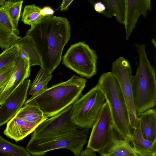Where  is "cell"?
Masks as SVG:
<instances>
[{
    "label": "cell",
    "mask_w": 156,
    "mask_h": 156,
    "mask_svg": "<svg viewBox=\"0 0 156 156\" xmlns=\"http://www.w3.org/2000/svg\"><path fill=\"white\" fill-rule=\"evenodd\" d=\"M71 30L67 19L52 15L44 17L27 31L26 35L34 42L41 67L52 73L59 65L63 48L70 39Z\"/></svg>",
    "instance_id": "1"
},
{
    "label": "cell",
    "mask_w": 156,
    "mask_h": 156,
    "mask_svg": "<svg viewBox=\"0 0 156 156\" xmlns=\"http://www.w3.org/2000/svg\"><path fill=\"white\" fill-rule=\"evenodd\" d=\"M87 81L83 78L73 75L68 80L31 97L24 104L37 106L45 117H51L71 105L79 98Z\"/></svg>",
    "instance_id": "2"
},
{
    "label": "cell",
    "mask_w": 156,
    "mask_h": 156,
    "mask_svg": "<svg viewBox=\"0 0 156 156\" xmlns=\"http://www.w3.org/2000/svg\"><path fill=\"white\" fill-rule=\"evenodd\" d=\"M139 58L136 73L132 77L134 104L137 116L156 104V72L148 58L144 44H135Z\"/></svg>",
    "instance_id": "3"
},
{
    "label": "cell",
    "mask_w": 156,
    "mask_h": 156,
    "mask_svg": "<svg viewBox=\"0 0 156 156\" xmlns=\"http://www.w3.org/2000/svg\"><path fill=\"white\" fill-rule=\"evenodd\" d=\"M108 103L114 127L120 136L130 142L132 131L125 101L118 81L111 72L103 73L98 83Z\"/></svg>",
    "instance_id": "4"
},
{
    "label": "cell",
    "mask_w": 156,
    "mask_h": 156,
    "mask_svg": "<svg viewBox=\"0 0 156 156\" xmlns=\"http://www.w3.org/2000/svg\"><path fill=\"white\" fill-rule=\"evenodd\" d=\"M89 129L79 128L69 133L44 139L31 138L26 147L30 154L34 156L44 155L49 151L58 149H66L76 156L80 155L87 142Z\"/></svg>",
    "instance_id": "5"
},
{
    "label": "cell",
    "mask_w": 156,
    "mask_h": 156,
    "mask_svg": "<svg viewBox=\"0 0 156 156\" xmlns=\"http://www.w3.org/2000/svg\"><path fill=\"white\" fill-rule=\"evenodd\" d=\"M105 101V97L97 84L73 104V122L80 129L92 128Z\"/></svg>",
    "instance_id": "6"
},
{
    "label": "cell",
    "mask_w": 156,
    "mask_h": 156,
    "mask_svg": "<svg viewBox=\"0 0 156 156\" xmlns=\"http://www.w3.org/2000/svg\"><path fill=\"white\" fill-rule=\"evenodd\" d=\"M97 58L88 44L80 42L71 45L63 57L62 63L80 75L89 78L96 73Z\"/></svg>",
    "instance_id": "7"
},
{
    "label": "cell",
    "mask_w": 156,
    "mask_h": 156,
    "mask_svg": "<svg viewBox=\"0 0 156 156\" xmlns=\"http://www.w3.org/2000/svg\"><path fill=\"white\" fill-rule=\"evenodd\" d=\"M71 105L40 123L33 131L31 138L44 139L63 134L79 128L71 119Z\"/></svg>",
    "instance_id": "8"
},
{
    "label": "cell",
    "mask_w": 156,
    "mask_h": 156,
    "mask_svg": "<svg viewBox=\"0 0 156 156\" xmlns=\"http://www.w3.org/2000/svg\"><path fill=\"white\" fill-rule=\"evenodd\" d=\"M111 72L119 84L128 109L130 125L133 129L137 117L133 98L131 66L125 58L120 57L113 63Z\"/></svg>",
    "instance_id": "9"
},
{
    "label": "cell",
    "mask_w": 156,
    "mask_h": 156,
    "mask_svg": "<svg viewBox=\"0 0 156 156\" xmlns=\"http://www.w3.org/2000/svg\"><path fill=\"white\" fill-rule=\"evenodd\" d=\"M92 128L87 147L98 152L111 139L115 129L113 126L110 109L106 101Z\"/></svg>",
    "instance_id": "10"
},
{
    "label": "cell",
    "mask_w": 156,
    "mask_h": 156,
    "mask_svg": "<svg viewBox=\"0 0 156 156\" xmlns=\"http://www.w3.org/2000/svg\"><path fill=\"white\" fill-rule=\"evenodd\" d=\"M30 83V80H25L0 105V126L15 116L24 105Z\"/></svg>",
    "instance_id": "11"
},
{
    "label": "cell",
    "mask_w": 156,
    "mask_h": 156,
    "mask_svg": "<svg viewBox=\"0 0 156 156\" xmlns=\"http://www.w3.org/2000/svg\"><path fill=\"white\" fill-rule=\"evenodd\" d=\"M151 9V0H125V13L123 25L126 39L129 37L135 28L139 17H146Z\"/></svg>",
    "instance_id": "12"
},
{
    "label": "cell",
    "mask_w": 156,
    "mask_h": 156,
    "mask_svg": "<svg viewBox=\"0 0 156 156\" xmlns=\"http://www.w3.org/2000/svg\"><path fill=\"white\" fill-rule=\"evenodd\" d=\"M30 67L29 58L19 52L12 75L0 94V105L19 85L29 76Z\"/></svg>",
    "instance_id": "13"
},
{
    "label": "cell",
    "mask_w": 156,
    "mask_h": 156,
    "mask_svg": "<svg viewBox=\"0 0 156 156\" xmlns=\"http://www.w3.org/2000/svg\"><path fill=\"white\" fill-rule=\"evenodd\" d=\"M18 29L15 27L4 5L0 6V47L7 49L21 38Z\"/></svg>",
    "instance_id": "14"
},
{
    "label": "cell",
    "mask_w": 156,
    "mask_h": 156,
    "mask_svg": "<svg viewBox=\"0 0 156 156\" xmlns=\"http://www.w3.org/2000/svg\"><path fill=\"white\" fill-rule=\"evenodd\" d=\"M98 153L103 156H137L129 142L123 138L115 129L111 139Z\"/></svg>",
    "instance_id": "15"
},
{
    "label": "cell",
    "mask_w": 156,
    "mask_h": 156,
    "mask_svg": "<svg viewBox=\"0 0 156 156\" xmlns=\"http://www.w3.org/2000/svg\"><path fill=\"white\" fill-rule=\"evenodd\" d=\"M38 125L14 116L7 122L3 133L17 142L33 132Z\"/></svg>",
    "instance_id": "16"
},
{
    "label": "cell",
    "mask_w": 156,
    "mask_h": 156,
    "mask_svg": "<svg viewBox=\"0 0 156 156\" xmlns=\"http://www.w3.org/2000/svg\"><path fill=\"white\" fill-rule=\"evenodd\" d=\"M130 140L133 149L137 156H156V141L152 142L145 139L141 133L138 118L133 129Z\"/></svg>",
    "instance_id": "17"
},
{
    "label": "cell",
    "mask_w": 156,
    "mask_h": 156,
    "mask_svg": "<svg viewBox=\"0 0 156 156\" xmlns=\"http://www.w3.org/2000/svg\"><path fill=\"white\" fill-rule=\"evenodd\" d=\"M140 130L144 137L151 141H156V111L150 108L138 117Z\"/></svg>",
    "instance_id": "18"
},
{
    "label": "cell",
    "mask_w": 156,
    "mask_h": 156,
    "mask_svg": "<svg viewBox=\"0 0 156 156\" xmlns=\"http://www.w3.org/2000/svg\"><path fill=\"white\" fill-rule=\"evenodd\" d=\"M13 44L19 48V52L29 59L30 66L39 65L42 67L41 59L33 41L30 36L26 35Z\"/></svg>",
    "instance_id": "19"
},
{
    "label": "cell",
    "mask_w": 156,
    "mask_h": 156,
    "mask_svg": "<svg viewBox=\"0 0 156 156\" xmlns=\"http://www.w3.org/2000/svg\"><path fill=\"white\" fill-rule=\"evenodd\" d=\"M15 116L38 125L48 119L38 106L26 104H24Z\"/></svg>",
    "instance_id": "20"
},
{
    "label": "cell",
    "mask_w": 156,
    "mask_h": 156,
    "mask_svg": "<svg viewBox=\"0 0 156 156\" xmlns=\"http://www.w3.org/2000/svg\"><path fill=\"white\" fill-rule=\"evenodd\" d=\"M52 73L49 70L41 67L31 85L28 94L31 97L35 96L47 89L48 84L52 77Z\"/></svg>",
    "instance_id": "21"
},
{
    "label": "cell",
    "mask_w": 156,
    "mask_h": 156,
    "mask_svg": "<svg viewBox=\"0 0 156 156\" xmlns=\"http://www.w3.org/2000/svg\"><path fill=\"white\" fill-rule=\"evenodd\" d=\"M23 147L12 143L0 136V156H30Z\"/></svg>",
    "instance_id": "22"
},
{
    "label": "cell",
    "mask_w": 156,
    "mask_h": 156,
    "mask_svg": "<svg viewBox=\"0 0 156 156\" xmlns=\"http://www.w3.org/2000/svg\"><path fill=\"white\" fill-rule=\"evenodd\" d=\"M41 9L35 4L26 5L22 14L21 21L31 27L34 26L44 17L41 14Z\"/></svg>",
    "instance_id": "23"
},
{
    "label": "cell",
    "mask_w": 156,
    "mask_h": 156,
    "mask_svg": "<svg viewBox=\"0 0 156 156\" xmlns=\"http://www.w3.org/2000/svg\"><path fill=\"white\" fill-rule=\"evenodd\" d=\"M19 55V48L14 44L5 49L0 54V71L15 63Z\"/></svg>",
    "instance_id": "24"
},
{
    "label": "cell",
    "mask_w": 156,
    "mask_h": 156,
    "mask_svg": "<svg viewBox=\"0 0 156 156\" xmlns=\"http://www.w3.org/2000/svg\"><path fill=\"white\" fill-rule=\"evenodd\" d=\"M23 2V0L13 3L7 1L4 5L13 25L17 29Z\"/></svg>",
    "instance_id": "25"
},
{
    "label": "cell",
    "mask_w": 156,
    "mask_h": 156,
    "mask_svg": "<svg viewBox=\"0 0 156 156\" xmlns=\"http://www.w3.org/2000/svg\"><path fill=\"white\" fill-rule=\"evenodd\" d=\"M106 10L103 15L107 18L113 16L115 17L116 21L120 24H122L124 18L121 14L115 0H104Z\"/></svg>",
    "instance_id": "26"
},
{
    "label": "cell",
    "mask_w": 156,
    "mask_h": 156,
    "mask_svg": "<svg viewBox=\"0 0 156 156\" xmlns=\"http://www.w3.org/2000/svg\"><path fill=\"white\" fill-rule=\"evenodd\" d=\"M14 65L15 63L5 67L0 71V86L6 83L9 80L13 73Z\"/></svg>",
    "instance_id": "27"
},
{
    "label": "cell",
    "mask_w": 156,
    "mask_h": 156,
    "mask_svg": "<svg viewBox=\"0 0 156 156\" xmlns=\"http://www.w3.org/2000/svg\"><path fill=\"white\" fill-rule=\"evenodd\" d=\"M95 10L97 12L103 14L106 10L105 5L101 2H98L93 5Z\"/></svg>",
    "instance_id": "28"
},
{
    "label": "cell",
    "mask_w": 156,
    "mask_h": 156,
    "mask_svg": "<svg viewBox=\"0 0 156 156\" xmlns=\"http://www.w3.org/2000/svg\"><path fill=\"white\" fill-rule=\"evenodd\" d=\"M55 12L54 10L50 7L45 6L41 9V14L44 17L52 16Z\"/></svg>",
    "instance_id": "29"
},
{
    "label": "cell",
    "mask_w": 156,
    "mask_h": 156,
    "mask_svg": "<svg viewBox=\"0 0 156 156\" xmlns=\"http://www.w3.org/2000/svg\"><path fill=\"white\" fill-rule=\"evenodd\" d=\"M74 0H62L60 6V11L62 12L68 10L69 6Z\"/></svg>",
    "instance_id": "30"
},
{
    "label": "cell",
    "mask_w": 156,
    "mask_h": 156,
    "mask_svg": "<svg viewBox=\"0 0 156 156\" xmlns=\"http://www.w3.org/2000/svg\"><path fill=\"white\" fill-rule=\"evenodd\" d=\"M96 152L91 148L87 147L84 150H82L80 155L82 156H97Z\"/></svg>",
    "instance_id": "31"
},
{
    "label": "cell",
    "mask_w": 156,
    "mask_h": 156,
    "mask_svg": "<svg viewBox=\"0 0 156 156\" xmlns=\"http://www.w3.org/2000/svg\"><path fill=\"white\" fill-rule=\"evenodd\" d=\"M115 0L121 14L124 18L125 0Z\"/></svg>",
    "instance_id": "32"
},
{
    "label": "cell",
    "mask_w": 156,
    "mask_h": 156,
    "mask_svg": "<svg viewBox=\"0 0 156 156\" xmlns=\"http://www.w3.org/2000/svg\"><path fill=\"white\" fill-rule=\"evenodd\" d=\"M6 83L5 84L3 85L0 86V94L2 92V91L3 90V89H4Z\"/></svg>",
    "instance_id": "33"
},
{
    "label": "cell",
    "mask_w": 156,
    "mask_h": 156,
    "mask_svg": "<svg viewBox=\"0 0 156 156\" xmlns=\"http://www.w3.org/2000/svg\"><path fill=\"white\" fill-rule=\"evenodd\" d=\"M5 2V0H0V6L3 5Z\"/></svg>",
    "instance_id": "34"
},
{
    "label": "cell",
    "mask_w": 156,
    "mask_h": 156,
    "mask_svg": "<svg viewBox=\"0 0 156 156\" xmlns=\"http://www.w3.org/2000/svg\"><path fill=\"white\" fill-rule=\"evenodd\" d=\"M22 0H8V2L11 3L16 2Z\"/></svg>",
    "instance_id": "35"
}]
</instances>
